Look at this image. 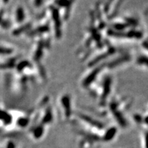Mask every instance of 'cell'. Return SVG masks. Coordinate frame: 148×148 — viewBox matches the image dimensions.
Masks as SVG:
<instances>
[{
	"label": "cell",
	"mask_w": 148,
	"mask_h": 148,
	"mask_svg": "<svg viewBox=\"0 0 148 148\" xmlns=\"http://www.w3.org/2000/svg\"><path fill=\"white\" fill-rule=\"evenodd\" d=\"M49 12H50L51 21H53V26H54L55 36L58 39H59L62 35V30H61L62 23H61L60 11L54 5H51L49 8Z\"/></svg>",
	"instance_id": "6da1fadb"
},
{
	"label": "cell",
	"mask_w": 148,
	"mask_h": 148,
	"mask_svg": "<svg viewBox=\"0 0 148 148\" xmlns=\"http://www.w3.org/2000/svg\"><path fill=\"white\" fill-rule=\"evenodd\" d=\"M124 0H108L104 5L103 12L106 13V16L109 17H113V16L118 12L120 5Z\"/></svg>",
	"instance_id": "7a4b0ae2"
},
{
	"label": "cell",
	"mask_w": 148,
	"mask_h": 148,
	"mask_svg": "<svg viewBox=\"0 0 148 148\" xmlns=\"http://www.w3.org/2000/svg\"><path fill=\"white\" fill-rule=\"evenodd\" d=\"M75 0H55L54 5L56 8L63 9L64 10V18L69 17L70 11L71 10V7L73 5Z\"/></svg>",
	"instance_id": "3957f363"
},
{
	"label": "cell",
	"mask_w": 148,
	"mask_h": 148,
	"mask_svg": "<svg viewBox=\"0 0 148 148\" xmlns=\"http://www.w3.org/2000/svg\"><path fill=\"white\" fill-rule=\"evenodd\" d=\"M103 66H98L97 67L94 68V69L90 72L89 73L86 75V77L83 79L82 82V85L84 87H87V86H90L92 84V82L95 80L96 77H97V75L99 73V72L101 71Z\"/></svg>",
	"instance_id": "277c9868"
},
{
	"label": "cell",
	"mask_w": 148,
	"mask_h": 148,
	"mask_svg": "<svg viewBox=\"0 0 148 148\" xmlns=\"http://www.w3.org/2000/svg\"><path fill=\"white\" fill-rule=\"evenodd\" d=\"M60 103L62 108L63 110L64 114L66 118H69L71 116V99L68 95H64L60 99Z\"/></svg>",
	"instance_id": "5b68a950"
},
{
	"label": "cell",
	"mask_w": 148,
	"mask_h": 148,
	"mask_svg": "<svg viewBox=\"0 0 148 148\" xmlns=\"http://www.w3.org/2000/svg\"><path fill=\"white\" fill-rule=\"evenodd\" d=\"M111 86H112V79L110 76H106L103 81V91L101 93V100L104 102L106 98L110 93L111 91Z\"/></svg>",
	"instance_id": "8992f818"
},
{
	"label": "cell",
	"mask_w": 148,
	"mask_h": 148,
	"mask_svg": "<svg viewBox=\"0 0 148 148\" xmlns=\"http://www.w3.org/2000/svg\"><path fill=\"white\" fill-rule=\"evenodd\" d=\"M52 112H51V108H47L45 109V113H44L43 117H42V122L43 123H49L52 121Z\"/></svg>",
	"instance_id": "52a82bcc"
},
{
	"label": "cell",
	"mask_w": 148,
	"mask_h": 148,
	"mask_svg": "<svg viewBox=\"0 0 148 148\" xmlns=\"http://www.w3.org/2000/svg\"><path fill=\"white\" fill-rule=\"evenodd\" d=\"M116 133V127H110V129H108L106 131V134H105L104 136H103V139L106 141H108V140H112L114 138V136H115Z\"/></svg>",
	"instance_id": "ba28073f"
},
{
	"label": "cell",
	"mask_w": 148,
	"mask_h": 148,
	"mask_svg": "<svg viewBox=\"0 0 148 148\" xmlns=\"http://www.w3.org/2000/svg\"><path fill=\"white\" fill-rule=\"evenodd\" d=\"M25 12L22 7H18L16 10V19L18 23H21L25 19Z\"/></svg>",
	"instance_id": "9c48e42d"
},
{
	"label": "cell",
	"mask_w": 148,
	"mask_h": 148,
	"mask_svg": "<svg viewBox=\"0 0 148 148\" xmlns=\"http://www.w3.org/2000/svg\"><path fill=\"white\" fill-rule=\"evenodd\" d=\"M136 63L138 65L142 66H145L148 68V56L141 55L139 57H138L137 60H136Z\"/></svg>",
	"instance_id": "30bf717a"
},
{
	"label": "cell",
	"mask_w": 148,
	"mask_h": 148,
	"mask_svg": "<svg viewBox=\"0 0 148 148\" xmlns=\"http://www.w3.org/2000/svg\"><path fill=\"white\" fill-rule=\"evenodd\" d=\"M0 119L3 120V121L5 124H8L12 121V116L7 112L0 110Z\"/></svg>",
	"instance_id": "8fae6325"
},
{
	"label": "cell",
	"mask_w": 148,
	"mask_h": 148,
	"mask_svg": "<svg viewBox=\"0 0 148 148\" xmlns=\"http://www.w3.org/2000/svg\"><path fill=\"white\" fill-rule=\"evenodd\" d=\"M29 27H30V24L29 23H27L25 24V25H23V26L18 27V29H14L13 31V34L14 36H18V35L21 34L22 32H25V31H26L28 29Z\"/></svg>",
	"instance_id": "7c38bea8"
},
{
	"label": "cell",
	"mask_w": 148,
	"mask_h": 148,
	"mask_svg": "<svg viewBox=\"0 0 148 148\" xmlns=\"http://www.w3.org/2000/svg\"><path fill=\"white\" fill-rule=\"evenodd\" d=\"M43 132H44V129L42 125H39V126L36 127L34 130V137L36 138H40V136H42V134H43Z\"/></svg>",
	"instance_id": "4fadbf2b"
},
{
	"label": "cell",
	"mask_w": 148,
	"mask_h": 148,
	"mask_svg": "<svg viewBox=\"0 0 148 148\" xmlns=\"http://www.w3.org/2000/svg\"><path fill=\"white\" fill-rule=\"evenodd\" d=\"M15 63V59H10L5 63L0 65V69H8V68H12L14 66Z\"/></svg>",
	"instance_id": "5bb4252c"
},
{
	"label": "cell",
	"mask_w": 148,
	"mask_h": 148,
	"mask_svg": "<svg viewBox=\"0 0 148 148\" xmlns=\"http://www.w3.org/2000/svg\"><path fill=\"white\" fill-rule=\"evenodd\" d=\"M29 66H30V64H29L27 61L24 60L18 64V65L16 66V69H17L18 71L21 72L22 70H23L25 68L29 67Z\"/></svg>",
	"instance_id": "9a60e30c"
},
{
	"label": "cell",
	"mask_w": 148,
	"mask_h": 148,
	"mask_svg": "<svg viewBox=\"0 0 148 148\" xmlns=\"http://www.w3.org/2000/svg\"><path fill=\"white\" fill-rule=\"evenodd\" d=\"M29 123V119L25 117H21L18 119L17 123L18 125H20L21 127H25Z\"/></svg>",
	"instance_id": "2e32d148"
},
{
	"label": "cell",
	"mask_w": 148,
	"mask_h": 148,
	"mask_svg": "<svg viewBox=\"0 0 148 148\" xmlns=\"http://www.w3.org/2000/svg\"><path fill=\"white\" fill-rule=\"evenodd\" d=\"M12 49L10 48H6L0 47V54H10V53H12Z\"/></svg>",
	"instance_id": "e0dca14e"
},
{
	"label": "cell",
	"mask_w": 148,
	"mask_h": 148,
	"mask_svg": "<svg viewBox=\"0 0 148 148\" xmlns=\"http://www.w3.org/2000/svg\"><path fill=\"white\" fill-rule=\"evenodd\" d=\"M43 0H34V5L36 7H40L41 5Z\"/></svg>",
	"instance_id": "ac0fdd59"
},
{
	"label": "cell",
	"mask_w": 148,
	"mask_h": 148,
	"mask_svg": "<svg viewBox=\"0 0 148 148\" xmlns=\"http://www.w3.org/2000/svg\"><path fill=\"white\" fill-rule=\"evenodd\" d=\"M145 146L146 148H148V133L145 135Z\"/></svg>",
	"instance_id": "d6986e66"
},
{
	"label": "cell",
	"mask_w": 148,
	"mask_h": 148,
	"mask_svg": "<svg viewBox=\"0 0 148 148\" xmlns=\"http://www.w3.org/2000/svg\"><path fill=\"white\" fill-rule=\"evenodd\" d=\"M7 148H14V143H12V142H10V143H8V147H7Z\"/></svg>",
	"instance_id": "ffe728a7"
},
{
	"label": "cell",
	"mask_w": 148,
	"mask_h": 148,
	"mask_svg": "<svg viewBox=\"0 0 148 148\" xmlns=\"http://www.w3.org/2000/svg\"><path fill=\"white\" fill-rule=\"evenodd\" d=\"M2 15H3V12L2 11H1L0 12V23L1 22V18H2Z\"/></svg>",
	"instance_id": "44dd1931"
},
{
	"label": "cell",
	"mask_w": 148,
	"mask_h": 148,
	"mask_svg": "<svg viewBox=\"0 0 148 148\" xmlns=\"http://www.w3.org/2000/svg\"><path fill=\"white\" fill-rule=\"evenodd\" d=\"M3 2H4L5 3H7L8 2L9 0H3Z\"/></svg>",
	"instance_id": "7402d4cb"
}]
</instances>
